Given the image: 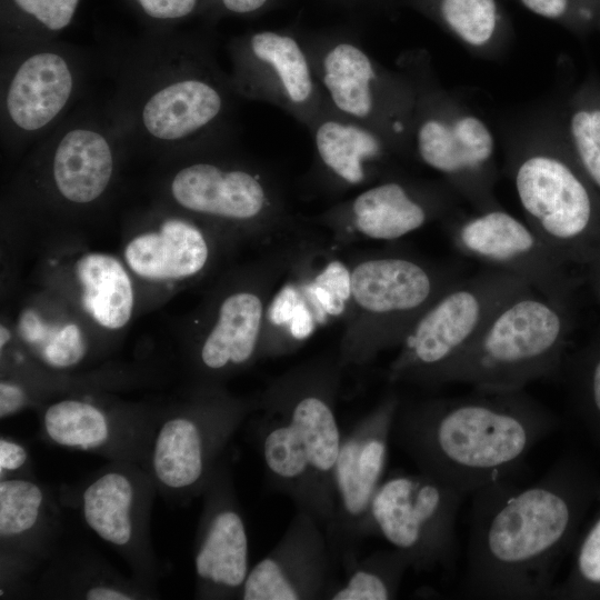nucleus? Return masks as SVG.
<instances>
[{
  "label": "nucleus",
  "mask_w": 600,
  "mask_h": 600,
  "mask_svg": "<svg viewBox=\"0 0 600 600\" xmlns=\"http://www.w3.org/2000/svg\"><path fill=\"white\" fill-rule=\"evenodd\" d=\"M524 220L569 266L582 268L600 249V203L587 177L551 148H533L511 162Z\"/></svg>",
  "instance_id": "f3484780"
},
{
  "label": "nucleus",
  "mask_w": 600,
  "mask_h": 600,
  "mask_svg": "<svg viewBox=\"0 0 600 600\" xmlns=\"http://www.w3.org/2000/svg\"><path fill=\"white\" fill-rule=\"evenodd\" d=\"M81 0H0V49L60 39Z\"/></svg>",
  "instance_id": "473e14b6"
},
{
  "label": "nucleus",
  "mask_w": 600,
  "mask_h": 600,
  "mask_svg": "<svg viewBox=\"0 0 600 600\" xmlns=\"http://www.w3.org/2000/svg\"><path fill=\"white\" fill-rule=\"evenodd\" d=\"M30 454L19 441L2 436L0 439V479L31 477Z\"/></svg>",
  "instance_id": "ea45409f"
},
{
  "label": "nucleus",
  "mask_w": 600,
  "mask_h": 600,
  "mask_svg": "<svg viewBox=\"0 0 600 600\" xmlns=\"http://www.w3.org/2000/svg\"><path fill=\"white\" fill-rule=\"evenodd\" d=\"M530 11L544 18L557 19L568 9V0H521Z\"/></svg>",
  "instance_id": "79ce46f5"
},
{
  "label": "nucleus",
  "mask_w": 600,
  "mask_h": 600,
  "mask_svg": "<svg viewBox=\"0 0 600 600\" xmlns=\"http://www.w3.org/2000/svg\"><path fill=\"white\" fill-rule=\"evenodd\" d=\"M326 233L297 228L287 264L270 298L260 360L291 353L314 332L343 321L349 307V254Z\"/></svg>",
  "instance_id": "ddd939ff"
},
{
  "label": "nucleus",
  "mask_w": 600,
  "mask_h": 600,
  "mask_svg": "<svg viewBox=\"0 0 600 600\" xmlns=\"http://www.w3.org/2000/svg\"><path fill=\"white\" fill-rule=\"evenodd\" d=\"M148 30L176 29L201 13L203 0H122Z\"/></svg>",
  "instance_id": "58836bf2"
},
{
  "label": "nucleus",
  "mask_w": 600,
  "mask_h": 600,
  "mask_svg": "<svg viewBox=\"0 0 600 600\" xmlns=\"http://www.w3.org/2000/svg\"><path fill=\"white\" fill-rule=\"evenodd\" d=\"M290 233L257 259L222 271L187 317L181 344L192 383L224 386L260 360L266 312L287 264Z\"/></svg>",
  "instance_id": "0eeeda50"
},
{
  "label": "nucleus",
  "mask_w": 600,
  "mask_h": 600,
  "mask_svg": "<svg viewBox=\"0 0 600 600\" xmlns=\"http://www.w3.org/2000/svg\"><path fill=\"white\" fill-rule=\"evenodd\" d=\"M350 298L337 356L364 368L398 348L423 311L463 276L459 267L400 249L349 254Z\"/></svg>",
  "instance_id": "6e6552de"
},
{
  "label": "nucleus",
  "mask_w": 600,
  "mask_h": 600,
  "mask_svg": "<svg viewBox=\"0 0 600 600\" xmlns=\"http://www.w3.org/2000/svg\"><path fill=\"white\" fill-rule=\"evenodd\" d=\"M570 133L579 166L600 191V110H578L570 119Z\"/></svg>",
  "instance_id": "4c0bfd02"
},
{
  "label": "nucleus",
  "mask_w": 600,
  "mask_h": 600,
  "mask_svg": "<svg viewBox=\"0 0 600 600\" xmlns=\"http://www.w3.org/2000/svg\"><path fill=\"white\" fill-rule=\"evenodd\" d=\"M89 60L60 39L0 50L1 146H34L68 116L84 88Z\"/></svg>",
  "instance_id": "4468645a"
},
{
  "label": "nucleus",
  "mask_w": 600,
  "mask_h": 600,
  "mask_svg": "<svg viewBox=\"0 0 600 600\" xmlns=\"http://www.w3.org/2000/svg\"><path fill=\"white\" fill-rule=\"evenodd\" d=\"M148 372L103 367L78 372L51 371L21 352L0 364V418L7 419L67 394L121 390L148 380Z\"/></svg>",
  "instance_id": "7c9ffc66"
},
{
  "label": "nucleus",
  "mask_w": 600,
  "mask_h": 600,
  "mask_svg": "<svg viewBox=\"0 0 600 600\" xmlns=\"http://www.w3.org/2000/svg\"><path fill=\"white\" fill-rule=\"evenodd\" d=\"M256 406V396L198 383H191L181 399L162 406L142 464L157 492L181 502L201 496Z\"/></svg>",
  "instance_id": "9d476101"
},
{
  "label": "nucleus",
  "mask_w": 600,
  "mask_h": 600,
  "mask_svg": "<svg viewBox=\"0 0 600 600\" xmlns=\"http://www.w3.org/2000/svg\"><path fill=\"white\" fill-rule=\"evenodd\" d=\"M131 151L107 106L69 114L39 140L2 201V230L40 248L83 237V228L111 202Z\"/></svg>",
  "instance_id": "20e7f679"
},
{
  "label": "nucleus",
  "mask_w": 600,
  "mask_h": 600,
  "mask_svg": "<svg viewBox=\"0 0 600 600\" xmlns=\"http://www.w3.org/2000/svg\"><path fill=\"white\" fill-rule=\"evenodd\" d=\"M464 497L428 473L394 471L371 502V536L403 553L417 572L447 568L457 558L456 523Z\"/></svg>",
  "instance_id": "a211bd4d"
},
{
  "label": "nucleus",
  "mask_w": 600,
  "mask_h": 600,
  "mask_svg": "<svg viewBox=\"0 0 600 600\" xmlns=\"http://www.w3.org/2000/svg\"><path fill=\"white\" fill-rule=\"evenodd\" d=\"M36 594L47 599L142 600L158 598L133 576H123L100 554L86 547H57L41 567Z\"/></svg>",
  "instance_id": "2f4dec72"
},
{
  "label": "nucleus",
  "mask_w": 600,
  "mask_h": 600,
  "mask_svg": "<svg viewBox=\"0 0 600 600\" xmlns=\"http://www.w3.org/2000/svg\"><path fill=\"white\" fill-rule=\"evenodd\" d=\"M571 300L533 288L513 296L489 320L449 383L510 392L557 373L574 329Z\"/></svg>",
  "instance_id": "1a4fd4ad"
},
{
  "label": "nucleus",
  "mask_w": 600,
  "mask_h": 600,
  "mask_svg": "<svg viewBox=\"0 0 600 600\" xmlns=\"http://www.w3.org/2000/svg\"><path fill=\"white\" fill-rule=\"evenodd\" d=\"M401 401L389 390L343 434L333 471L334 510L324 530L331 553L341 564L371 536L370 507L383 481L392 427Z\"/></svg>",
  "instance_id": "412c9836"
},
{
  "label": "nucleus",
  "mask_w": 600,
  "mask_h": 600,
  "mask_svg": "<svg viewBox=\"0 0 600 600\" xmlns=\"http://www.w3.org/2000/svg\"><path fill=\"white\" fill-rule=\"evenodd\" d=\"M598 511L573 547L567 577L557 583L553 599H600V491Z\"/></svg>",
  "instance_id": "f704fd0d"
},
{
  "label": "nucleus",
  "mask_w": 600,
  "mask_h": 600,
  "mask_svg": "<svg viewBox=\"0 0 600 600\" xmlns=\"http://www.w3.org/2000/svg\"><path fill=\"white\" fill-rule=\"evenodd\" d=\"M58 499L31 477L0 479V596H16L59 546Z\"/></svg>",
  "instance_id": "bb28decb"
},
{
  "label": "nucleus",
  "mask_w": 600,
  "mask_h": 600,
  "mask_svg": "<svg viewBox=\"0 0 600 600\" xmlns=\"http://www.w3.org/2000/svg\"><path fill=\"white\" fill-rule=\"evenodd\" d=\"M453 248L486 268L517 276L548 296L572 299L577 279L566 263L522 219L498 204L447 219Z\"/></svg>",
  "instance_id": "b1692460"
},
{
  "label": "nucleus",
  "mask_w": 600,
  "mask_h": 600,
  "mask_svg": "<svg viewBox=\"0 0 600 600\" xmlns=\"http://www.w3.org/2000/svg\"><path fill=\"white\" fill-rule=\"evenodd\" d=\"M440 14L467 46L483 49L494 37L498 14L494 0H441Z\"/></svg>",
  "instance_id": "c9c22d12"
},
{
  "label": "nucleus",
  "mask_w": 600,
  "mask_h": 600,
  "mask_svg": "<svg viewBox=\"0 0 600 600\" xmlns=\"http://www.w3.org/2000/svg\"><path fill=\"white\" fill-rule=\"evenodd\" d=\"M451 199L440 186L400 173L370 184L310 221L341 248L359 241H396L447 220Z\"/></svg>",
  "instance_id": "393cba45"
},
{
  "label": "nucleus",
  "mask_w": 600,
  "mask_h": 600,
  "mask_svg": "<svg viewBox=\"0 0 600 600\" xmlns=\"http://www.w3.org/2000/svg\"><path fill=\"white\" fill-rule=\"evenodd\" d=\"M270 0H203L201 13L247 16L263 9Z\"/></svg>",
  "instance_id": "a19ab883"
},
{
  "label": "nucleus",
  "mask_w": 600,
  "mask_h": 600,
  "mask_svg": "<svg viewBox=\"0 0 600 600\" xmlns=\"http://www.w3.org/2000/svg\"><path fill=\"white\" fill-rule=\"evenodd\" d=\"M238 247L221 230L154 199L130 213L120 257L138 288L140 313L213 276Z\"/></svg>",
  "instance_id": "f8f14e48"
},
{
  "label": "nucleus",
  "mask_w": 600,
  "mask_h": 600,
  "mask_svg": "<svg viewBox=\"0 0 600 600\" xmlns=\"http://www.w3.org/2000/svg\"><path fill=\"white\" fill-rule=\"evenodd\" d=\"M9 316L21 347L51 371H84L112 350L72 303L42 284L34 282Z\"/></svg>",
  "instance_id": "c85d7f7f"
},
{
  "label": "nucleus",
  "mask_w": 600,
  "mask_h": 600,
  "mask_svg": "<svg viewBox=\"0 0 600 600\" xmlns=\"http://www.w3.org/2000/svg\"><path fill=\"white\" fill-rule=\"evenodd\" d=\"M600 484L574 458L556 462L536 483L507 479L472 493L466 593L471 598H551L556 574L579 537Z\"/></svg>",
  "instance_id": "f03ea898"
},
{
  "label": "nucleus",
  "mask_w": 600,
  "mask_h": 600,
  "mask_svg": "<svg viewBox=\"0 0 600 600\" xmlns=\"http://www.w3.org/2000/svg\"><path fill=\"white\" fill-rule=\"evenodd\" d=\"M72 498L83 523L129 566L132 576L156 589L159 562L150 518L156 486L138 462L109 461L76 489Z\"/></svg>",
  "instance_id": "aec40b11"
},
{
  "label": "nucleus",
  "mask_w": 600,
  "mask_h": 600,
  "mask_svg": "<svg viewBox=\"0 0 600 600\" xmlns=\"http://www.w3.org/2000/svg\"><path fill=\"white\" fill-rule=\"evenodd\" d=\"M117 48L107 108L131 151L161 163L233 143L240 98L209 40L147 29Z\"/></svg>",
  "instance_id": "f257e3e1"
},
{
  "label": "nucleus",
  "mask_w": 600,
  "mask_h": 600,
  "mask_svg": "<svg viewBox=\"0 0 600 600\" xmlns=\"http://www.w3.org/2000/svg\"><path fill=\"white\" fill-rule=\"evenodd\" d=\"M578 411L600 449V333L571 361Z\"/></svg>",
  "instance_id": "e433bc0d"
},
{
  "label": "nucleus",
  "mask_w": 600,
  "mask_h": 600,
  "mask_svg": "<svg viewBox=\"0 0 600 600\" xmlns=\"http://www.w3.org/2000/svg\"><path fill=\"white\" fill-rule=\"evenodd\" d=\"M343 371L337 352L300 362L266 384L251 414L268 483L324 530L343 437L337 414Z\"/></svg>",
  "instance_id": "39448f33"
},
{
  "label": "nucleus",
  "mask_w": 600,
  "mask_h": 600,
  "mask_svg": "<svg viewBox=\"0 0 600 600\" xmlns=\"http://www.w3.org/2000/svg\"><path fill=\"white\" fill-rule=\"evenodd\" d=\"M234 92L242 100L274 106L306 129L326 99L302 38L262 30L233 38L227 46Z\"/></svg>",
  "instance_id": "5701e85b"
},
{
  "label": "nucleus",
  "mask_w": 600,
  "mask_h": 600,
  "mask_svg": "<svg viewBox=\"0 0 600 600\" xmlns=\"http://www.w3.org/2000/svg\"><path fill=\"white\" fill-rule=\"evenodd\" d=\"M336 563L322 526L297 510L277 544L250 568L240 599H326Z\"/></svg>",
  "instance_id": "c756f323"
},
{
  "label": "nucleus",
  "mask_w": 600,
  "mask_h": 600,
  "mask_svg": "<svg viewBox=\"0 0 600 600\" xmlns=\"http://www.w3.org/2000/svg\"><path fill=\"white\" fill-rule=\"evenodd\" d=\"M161 408L91 391L54 398L37 410L46 442L142 466Z\"/></svg>",
  "instance_id": "4be33fe9"
},
{
  "label": "nucleus",
  "mask_w": 600,
  "mask_h": 600,
  "mask_svg": "<svg viewBox=\"0 0 600 600\" xmlns=\"http://www.w3.org/2000/svg\"><path fill=\"white\" fill-rule=\"evenodd\" d=\"M327 104L388 139L406 157L412 154L416 93L404 71L378 62L352 38H304Z\"/></svg>",
  "instance_id": "2eb2a0df"
},
{
  "label": "nucleus",
  "mask_w": 600,
  "mask_h": 600,
  "mask_svg": "<svg viewBox=\"0 0 600 600\" xmlns=\"http://www.w3.org/2000/svg\"><path fill=\"white\" fill-rule=\"evenodd\" d=\"M313 144L309 179L324 194L337 197L400 173L406 156L376 130L348 119L327 102L307 128Z\"/></svg>",
  "instance_id": "cd10ccee"
},
{
  "label": "nucleus",
  "mask_w": 600,
  "mask_h": 600,
  "mask_svg": "<svg viewBox=\"0 0 600 600\" xmlns=\"http://www.w3.org/2000/svg\"><path fill=\"white\" fill-rule=\"evenodd\" d=\"M33 279L72 303L111 348L140 314L138 288L121 257L90 250L83 237L42 246Z\"/></svg>",
  "instance_id": "6ab92c4d"
},
{
  "label": "nucleus",
  "mask_w": 600,
  "mask_h": 600,
  "mask_svg": "<svg viewBox=\"0 0 600 600\" xmlns=\"http://www.w3.org/2000/svg\"><path fill=\"white\" fill-rule=\"evenodd\" d=\"M557 428V417L524 390H474L460 397H401L392 441L419 471L468 496L504 480Z\"/></svg>",
  "instance_id": "7ed1b4c3"
},
{
  "label": "nucleus",
  "mask_w": 600,
  "mask_h": 600,
  "mask_svg": "<svg viewBox=\"0 0 600 600\" xmlns=\"http://www.w3.org/2000/svg\"><path fill=\"white\" fill-rule=\"evenodd\" d=\"M401 67L416 93L412 154L478 209L496 206L494 137L488 124L474 114L452 112L434 88L423 57L408 54Z\"/></svg>",
  "instance_id": "dca6fc26"
},
{
  "label": "nucleus",
  "mask_w": 600,
  "mask_h": 600,
  "mask_svg": "<svg viewBox=\"0 0 600 600\" xmlns=\"http://www.w3.org/2000/svg\"><path fill=\"white\" fill-rule=\"evenodd\" d=\"M594 298L600 307V249L582 267Z\"/></svg>",
  "instance_id": "37998d69"
},
{
  "label": "nucleus",
  "mask_w": 600,
  "mask_h": 600,
  "mask_svg": "<svg viewBox=\"0 0 600 600\" xmlns=\"http://www.w3.org/2000/svg\"><path fill=\"white\" fill-rule=\"evenodd\" d=\"M154 200L221 230L240 246L270 244L299 227L278 178L232 144L160 163Z\"/></svg>",
  "instance_id": "423d86ee"
},
{
  "label": "nucleus",
  "mask_w": 600,
  "mask_h": 600,
  "mask_svg": "<svg viewBox=\"0 0 600 600\" xmlns=\"http://www.w3.org/2000/svg\"><path fill=\"white\" fill-rule=\"evenodd\" d=\"M346 578L334 582L329 600H389L398 596L409 562L394 548L376 550L362 559L357 554L342 563Z\"/></svg>",
  "instance_id": "72a5a7b5"
},
{
  "label": "nucleus",
  "mask_w": 600,
  "mask_h": 600,
  "mask_svg": "<svg viewBox=\"0 0 600 600\" xmlns=\"http://www.w3.org/2000/svg\"><path fill=\"white\" fill-rule=\"evenodd\" d=\"M193 548L194 597L240 599L250 571L246 521L229 468L222 458L203 493Z\"/></svg>",
  "instance_id": "a878e982"
},
{
  "label": "nucleus",
  "mask_w": 600,
  "mask_h": 600,
  "mask_svg": "<svg viewBox=\"0 0 600 600\" xmlns=\"http://www.w3.org/2000/svg\"><path fill=\"white\" fill-rule=\"evenodd\" d=\"M529 288L521 278L494 269L463 274L410 328L386 369V381L421 388L449 383L496 311Z\"/></svg>",
  "instance_id": "9b49d317"
}]
</instances>
